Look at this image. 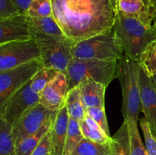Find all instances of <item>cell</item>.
Returning a JSON list of instances; mask_svg holds the SVG:
<instances>
[{"label":"cell","instance_id":"obj_1","mask_svg":"<svg viewBox=\"0 0 156 155\" xmlns=\"http://www.w3.org/2000/svg\"><path fill=\"white\" fill-rule=\"evenodd\" d=\"M53 17L73 44L114 28L117 0H52Z\"/></svg>","mask_w":156,"mask_h":155},{"label":"cell","instance_id":"obj_2","mask_svg":"<svg viewBox=\"0 0 156 155\" xmlns=\"http://www.w3.org/2000/svg\"><path fill=\"white\" fill-rule=\"evenodd\" d=\"M114 30L125 56L138 62L148 44L156 39V27L117 12Z\"/></svg>","mask_w":156,"mask_h":155},{"label":"cell","instance_id":"obj_3","mask_svg":"<svg viewBox=\"0 0 156 155\" xmlns=\"http://www.w3.org/2000/svg\"><path fill=\"white\" fill-rule=\"evenodd\" d=\"M140 64L123 56L120 60V72L118 79L122 88L123 103L122 114L125 122H139L140 112L142 111L140 97Z\"/></svg>","mask_w":156,"mask_h":155},{"label":"cell","instance_id":"obj_4","mask_svg":"<svg viewBox=\"0 0 156 155\" xmlns=\"http://www.w3.org/2000/svg\"><path fill=\"white\" fill-rule=\"evenodd\" d=\"M119 72L120 61L108 62L73 59L65 74L69 91L86 79L100 82L108 88L114 79L118 78Z\"/></svg>","mask_w":156,"mask_h":155},{"label":"cell","instance_id":"obj_5","mask_svg":"<svg viewBox=\"0 0 156 155\" xmlns=\"http://www.w3.org/2000/svg\"><path fill=\"white\" fill-rule=\"evenodd\" d=\"M75 59L100 61H120L124 56L120 41L114 30L84 40L72 49Z\"/></svg>","mask_w":156,"mask_h":155},{"label":"cell","instance_id":"obj_6","mask_svg":"<svg viewBox=\"0 0 156 155\" xmlns=\"http://www.w3.org/2000/svg\"><path fill=\"white\" fill-rule=\"evenodd\" d=\"M30 36L37 45L44 67L65 74L73 59V44L67 38L59 40L35 32H30Z\"/></svg>","mask_w":156,"mask_h":155},{"label":"cell","instance_id":"obj_7","mask_svg":"<svg viewBox=\"0 0 156 155\" xmlns=\"http://www.w3.org/2000/svg\"><path fill=\"white\" fill-rule=\"evenodd\" d=\"M44 67L41 58L17 68L0 72V115L12 96Z\"/></svg>","mask_w":156,"mask_h":155},{"label":"cell","instance_id":"obj_8","mask_svg":"<svg viewBox=\"0 0 156 155\" xmlns=\"http://www.w3.org/2000/svg\"><path fill=\"white\" fill-rule=\"evenodd\" d=\"M40 58L39 49L32 39L2 44L0 45V72Z\"/></svg>","mask_w":156,"mask_h":155},{"label":"cell","instance_id":"obj_9","mask_svg":"<svg viewBox=\"0 0 156 155\" xmlns=\"http://www.w3.org/2000/svg\"><path fill=\"white\" fill-rule=\"evenodd\" d=\"M30 81L12 96L3 111L2 116L12 126L26 112L40 103V94L32 91Z\"/></svg>","mask_w":156,"mask_h":155},{"label":"cell","instance_id":"obj_10","mask_svg":"<svg viewBox=\"0 0 156 155\" xmlns=\"http://www.w3.org/2000/svg\"><path fill=\"white\" fill-rule=\"evenodd\" d=\"M56 111L51 110L39 103L26 112L13 126L15 145L39 130L41 126L56 113Z\"/></svg>","mask_w":156,"mask_h":155},{"label":"cell","instance_id":"obj_11","mask_svg":"<svg viewBox=\"0 0 156 155\" xmlns=\"http://www.w3.org/2000/svg\"><path fill=\"white\" fill-rule=\"evenodd\" d=\"M139 78L142 112L156 138V87L152 78L148 76L140 65Z\"/></svg>","mask_w":156,"mask_h":155},{"label":"cell","instance_id":"obj_12","mask_svg":"<svg viewBox=\"0 0 156 155\" xmlns=\"http://www.w3.org/2000/svg\"><path fill=\"white\" fill-rule=\"evenodd\" d=\"M69 92L64 73L59 72L40 94V103L51 110H58L64 104Z\"/></svg>","mask_w":156,"mask_h":155},{"label":"cell","instance_id":"obj_13","mask_svg":"<svg viewBox=\"0 0 156 155\" xmlns=\"http://www.w3.org/2000/svg\"><path fill=\"white\" fill-rule=\"evenodd\" d=\"M31 39L26 15L0 19V45Z\"/></svg>","mask_w":156,"mask_h":155},{"label":"cell","instance_id":"obj_14","mask_svg":"<svg viewBox=\"0 0 156 155\" xmlns=\"http://www.w3.org/2000/svg\"><path fill=\"white\" fill-rule=\"evenodd\" d=\"M117 12L153 26L156 6L150 0H117Z\"/></svg>","mask_w":156,"mask_h":155},{"label":"cell","instance_id":"obj_15","mask_svg":"<svg viewBox=\"0 0 156 155\" xmlns=\"http://www.w3.org/2000/svg\"><path fill=\"white\" fill-rule=\"evenodd\" d=\"M69 120V117L67 112L65 101L64 104L56 112L52 126L51 132L52 145H53L52 155H63Z\"/></svg>","mask_w":156,"mask_h":155},{"label":"cell","instance_id":"obj_16","mask_svg":"<svg viewBox=\"0 0 156 155\" xmlns=\"http://www.w3.org/2000/svg\"><path fill=\"white\" fill-rule=\"evenodd\" d=\"M86 108L105 106L107 87L102 83L91 79H86L78 85Z\"/></svg>","mask_w":156,"mask_h":155},{"label":"cell","instance_id":"obj_17","mask_svg":"<svg viewBox=\"0 0 156 155\" xmlns=\"http://www.w3.org/2000/svg\"><path fill=\"white\" fill-rule=\"evenodd\" d=\"M26 17L30 32H35L59 40L66 38L53 16L45 18Z\"/></svg>","mask_w":156,"mask_h":155},{"label":"cell","instance_id":"obj_18","mask_svg":"<svg viewBox=\"0 0 156 155\" xmlns=\"http://www.w3.org/2000/svg\"><path fill=\"white\" fill-rule=\"evenodd\" d=\"M56 113L48 121L46 122L39 130L29 135L28 137L23 139L21 142L18 143L17 145H15V150L11 155H31L41 138L52 128Z\"/></svg>","mask_w":156,"mask_h":155},{"label":"cell","instance_id":"obj_19","mask_svg":"<svg viewBox=\"0 0 156 155\" xmlns=\"http://www.w3.org/2000/svg\"><path fill=\"white\" fill-rule=\"evenodd\" d=\"M66 106L69 117L79 122L87 115V108L78 86L69 91L66 98Z\"/></svg>","mask_w":156,"mask_h":155},{"label":"cell","instance_id":"obj_20","mask_svg":"<svg viewBox=\"0 0 156 155\" xmlns=\"http://www.w3.org/2000/svg\"><path fill=\"white\" fill-rule=\"evenodd\" d=\"M109 148V155H130L129 129L125 122L117 132L111 136Z\"/></svg>","mask_w":156,"mask_h":155},{"label":"cell","instance_id":"obj_21","mask_svg":"<svg viewBox=\"0 0 156 155\" xmlns=\"http://www.w3.org/2000/svg\"><path fill=\"white\" fill-rule=\"evenodd\" d=\"M79 123L84 138L99 144H109L111 137L108 136L99 125L88 114Z\"/></svg>","mask_w":156,"mask_h":155},{"label":"cell","instance_id":"obj_22","mask_svg":"<svg viewBox=\"0 0 156 155\" xmlns=\"http://www.w3.org/2000/svg\"><path fill=\"white\" fill-rule=\"evenodd\" d=\"M15 147L13 126L0 115V155H11Z\"/></svg>","mask_w":156,"mask_h":155},{"label":"cell","instance_id":"obj_23","mask_svg":"<svg viewBox=\"0 0 156 155\" xmlns=\"http://www.w3.org/2000/svg\"><path fill=\"white\" fill-rule=\"evenodd\" d=\"M83 138L84 136L81 130L79 122L69 118L63 155H71Z\"/></svg>","mask_w":156,"mask_h":155},{"label":"cell","instance_id":"obj_24","mask_svg":"<svg viewBox=\"0 0 156 155\" xmlns=\"http://www.w3.org/2000/svg\"><path fill=\"white\" fill-rule=\"evenodd\" d=\"M139 64L148 76L152 78L156 75V39L149 43L143 50Z\"/></svg>","mask_w":156,"mask_h":155},{"label":"cell","instance_id":"obj_25","mask_svg":"<svg viewBox=\"0 0 156 155\" xmlns=\"http://www.w3.org/2000/svg\"><path fill=\"white\" fill-rule=\"evenodd\" d=\"M58 73L59 71L53 68L42 67L30 79V88L34 93L41 94L46 86L54 78Z\"/></svg>","mask_w":156,"mask_h":155},{"label":"cell","instance_id":"obj_26","mask_svg":"<svg viewBox=\"0 0 156 155\" xmlns=\"http://www.w3.org/2000/svg\"><path fill=\"white\" fill-rule=\"evenodd\" d=\"M109 144H99L84 138L71 155H109Z\"/></svg>","mask_w":156,"mask_h":155},{"label":"cell","instance_id":"obj_27","mask_svg":"<svg viewBox=\"0 0 156 155\" xmlns=\"http://www.w3.org/2000/svg\"><path fill=\"white\" fill-rule=\"evenodd\" d=\"M26 16L33 18L53 16L52 0H32L27 9Z\"/></svg>","mask_w":156,"mask_h":155},{"label":"cell","instance_id":"obj_28","mask_svg":"<svg viewBox=\"0 0 156 155\" xmlns=\"http://www.w3.org/2000/svg\"><path fill=\"white\" fill-rule=\"evenodd\" d=\"M127 126L130 143V155H147L146 147L140 136L138 124L129 123Z\"/></svg>","mask_w":156,"mask_h":155},{"label":"cell","instance_id":"obj_29","mask_svg":"<svg viewBox=\"0 0 156 155\" xmlns=\"http://www.w3.org/2000/svg\"><path fill=\"white\" fill-rule=\"evenodd\" d=\"M139 122L144 137V144L147 155H156V138L152 134L147 120L145 117H140Z\"/></svg>","mask_w":156,"mask_h":155},{"label":"cell","instance_id":"obj_30","mask_svg":"<svg viewBox=\"0 0 156 155\" xmlns=\"http://www.w3.org/2000/svg\"><path fill=\"white\" fill-rule=\"evenodd\" d=\"M87 114L99 125V126L103 129L104 132L108 136L111 137V134H110V129L109 126H108V119H107L105 106L88 108L87 109Z\"/></svg>","mask_w":156,"mask_h":155},{"label":"cell","instance_id":"obj_31","mask_svg":"<svg viewBox=\"0 0 156 155\" xmlns=\"http://www.w3.org/2000/svg\"><path fill=\"white\" fill-rule=\"evenodd\" d=\"M51 129L41 138L31 155H52L53 145H52Z\"/></svg>","mask_w":156,"mask_h":155},{"label":"cell","instance_id":"obj_32","mask_svg":"<svg viewBox=\"0 0 156 155\" xmlns=\"http://www.w3.org/2000/svg\"><path fill=\"white\" fill-rule=\"evenodd\" d=\"M17 15L19 14L12 0H0V19L10 18Z\"/></svg>","mask_w":156,"mask_h":155},{"label":"cell","instance_id":"obj_33","mask_svg":"<svg viewBox=\"0 0 156 155\" xmlns=\"http://www.w3.org/2000/svg\"><path fill=\"white\" fill-rule=\"evenodd\" d=\"M31 1L32 0H12L18 10V14L22 15H26L27 9Z\"/></svg>","mask_w":156,"mask_h":155},{"label":"cell","instance_id":"obj_34","mask_svg":"<svg viewBox=\"0 0 156 155\" xmlns=\"http://www.w3.org/2000/svg\"><path fill=\"white\" fill-rule=\"evenodd\" d=\"M153 26L156 27V12H155V17H154V20H153Z\"/></svg>","mask_w":156,"mask_h":155},{"label":"cell","instance_id":"obj_35","mask_svg":"<svg viewBox=\"0 0 156 155\" xmlns=\"http://www.w3.org/2000/svg\"><path fill=\"white\" fill-rule=\"evenodd\" d=\"M152 79H153V81H154V83H155V87H156V75L153 76V77H152Z\"/></svg>","mask_w":156,"mask_h":155},{"label":"cell","instance_id":"obj_36","mask_svg":"<svg viewBox=\"0 0 156 155\" xmlns=\"http://www.w3.org/2000/svg\"><path fill=\"white\" fill-rule=\"evenodd\" d=\"M150 1H151V2H152V3H153V4H154V5H155L156 6V0H150Z\"/></svg>","mask_w":156,"mask_h":155}]
</instances>
